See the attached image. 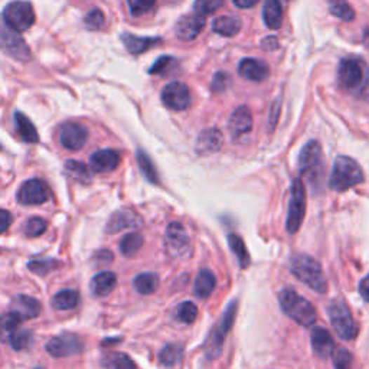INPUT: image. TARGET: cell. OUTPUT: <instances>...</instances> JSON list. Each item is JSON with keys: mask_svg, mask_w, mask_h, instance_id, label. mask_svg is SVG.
I'll use <instances>...</instances> for the list:
<instances>
[{"mask_svg": "<svg viewBox=\"0 0 369 369\" xmlns=\"http://www.w3.org/2000/svg\"><path fill=\"white\" fill-rule=\"evenodd\" d=\"M290 270H292L295 277H297L314 292L321 295L328 293V280L318 260L306 254H299L293 257L292 262H290Z\"/></svg>", "mask_w": 369, "mask_h": 369, "instance_id": "cell-1", "label": "cell"}, {"mask_svg": "<svg viewBox=\"0 0 369 369\" xmlns=\"http://www.w3.org/2000/svg\"><path fill=\"white\" fill-rule=\"evenodd\" d=\"M280 304L283 311L300 326H311L318 318L313 304L302 297L293 288H284L280 293Z\"/></svg>", "mask_w": 369, "mask_h": 369, "instance_id": "cell-2", "label": "cell"}, {"mask_svg": "<svg viewBox=\"0 0 369 369\" xmlns=\"http://www.w3.org/2000/svg\"><path fill=\"white\" fill-rule=\"evenodd\" d=\"M363 182V172L356 161L339 156L333 163L329 187L336 192H345Z\"/></svg>", "mask_w": 369, "mask_h": 369, "instance_id": "cell-3", "label": "cell"}, {"mask_svg": "<svg viewBox=\"0 0 369 369\" xmlns=\"http://www.w3.org/2000/svg\"><path fill=\"white\" fill-rule=\"evenodd\" d=\"M236 314V302L229 303L225 313L222 314L221 321L217 323V326L209 333L206 342H205V355L208 359H217L222 349H224V342L227 335L229 333Z\"/></svg>", "mask_w": 369, "mask_h": 369, "instance_id": "cell-4", "label": "cell"}, {"mask_svg": "<svg viewBox=\"0 0 369 369\" xmlns=\"http://www.w3.org/2000/svg\"><path fill=\"white\" fill-rule=\"evenodd\" d=\"M328 313L330 323L340 339L354 340L358 336V325L344 300H333L328 309Z\"/></svg>", "mask_w": 369, "mask_h": 369, "instance_id": "cell-5", "label": "cell"}, {"mask_svg": "<svg viewBox=\"0 0 369 369\" xmlns=\"http://www.w3.org/2000/svg\"><path fill=\"white\" fill-rule=\"evenodd\" d=\"M0 51L19 62H28L32 58V52L19 35L5 23L4 18H0Z\"/></svg>", "mask_w": 369, "mask_h": 369, "instance_id": "cell-6", "label": "cell"}, {"mask_svg": "<svg viewBox=\"0 0 369 369\" xmlns=\"http://www.w3.org/2000/svg\"><path fill=\"white\" fill-rule=\"evenodd\" d=\"M299 170L311 183L321 182L323 176V153L319 142H309L299 154Z\"/></svg>", "mask_w": 369, "mask_h": 369, "instance_id": "cell-7", "label": "cell"}, {"mask_svg": "<svg viewBox=\"0 0 369 369\" xmlns=\"http://www.w3.org/2000/svg\"><path fill=\"white\" fill-rule=\"evenodd\" d=\"M5 23L16 32H25L32 28L35 23V11L28 0H15L11 2L2 15Z\"/></svg>", "mask_w": 369, "mask_h": 369, "instance_id": "cell-8", "label": "cell"}, {"mask_svg": "<svg viewBox=\"0 0 369 369\" xmlns=\"http://www.w3.org/2000/svg\"><path fill=\"white\" fill-rule=\"evenodd\" d=\"M306 215V191L304 184L300 179H295L292 183V195H290L288 215L286 221L287 231L295 234L303 224Z\"/></svg>", "mask_w": 369, "mask_h": 369, "instance_id": "cell-9", "label": "cell"}, {"mask_svg": "<svg viewBox=\"0 0 369 369\" xmlns=\"http://www.w3.org/2000/svg\"><path fill=\"white\" fill-rule=\"evenodd\" d=\"M165 247L170 257L183 258L191 254V240L187 229L179 222H172L165 235Z\"/></svg>", "mask_w": 369, "mask_h": 369, "instance_id": "cell-10", "label": "cell"}, {"mask_svg": "<svg viewBox=\"0 0 369 369\" xmlns=\"http://www.w3.org/2000/svg\"><path fill=\"white\" fill-rule=\"evenodd\" d=\"M162 101L168 109L175 112H183L187 110L192 102L191 90L187 84L180 81H173L162 90Z\"/></svg>", "mask_w": 369, "mask_h": 369, "instance_id": "cell-11", "label": "cell"}, {"mask_svg": "<svg viewBox=\"0 0 369 369\" xmlns=\"http://www.w3.org/2000/svg\"><path fill=\"white\" fill-rule=\"evenodd\" d=\"M84 349V345L81 339L72 335V333H64L60 336L52 337L46 344V351L51 356L54 358H67L80 354Z\"/></svg>", "mask_w": 369, "mask_h": 369, "instance_id": "cell-12", "label": "cell"}, {"mask_svg": "<svg viewBox=\"0 0 369 369\" xmlns=\"http://www.w3.org/2000/svg\"><path fill=\"white\" fill-rule=\"evenodd\" d=\"M339 84L345 90H354L363 81V67L355 58H345L339 62L337 68Z\"/></svg>", "mask_w": 369, "mask_h": 369, "instance_id": "cell-13", "label": "cell"}, {"mask_svg": "<svg viewBox=\"0 0 369 369\" xmlns=\"http://www.w3.org/2000/svg\"><path fill=\"white\" fill-rule=\"evenodd\" d=\"M48 199H49V188L41 179L26 180L18 192V201L22 205H41Z\"/></svg>", "mask_w": 369, "mask_h": 369, "instance_id": "cell-14", "label": "cell"}, {"mask_svg": "<svg viewBox=\"0 0 369 369\" xmlns=\"http://www.w3.org/2000/svg\"><path fill=\"white\" fill-rule=\"evenodd\" d=\"M203 28H205V18L196 13H189L182 16L177 20L175 26V32L180 41L191 42L199 36Z\"/></svg>", "mask_w": 369, "mask_h": 369, "instance_id": "cell-15", "label": "cell"}, {"mask_svg": "<svg viewBox=\"0 0 369 369\" xmlns=\"http://www.w3.org/2000/svg\"><path fill=\"white\" fill-rule=\"evenodd\" d=\"M88 139V130L78 123H67L62 126L60 133L61 145L72 152H76L84 147Z\"/></svg>", "mask_w": 369, "mask_h": 369, "instance_id": "cell-16", "label": "cell"}, {"mask_svg": "<svg viewBox=\"0 0 369 369\" xmlns=\"http://www.w3.org/2000/svg\"><path fill=\"white\" fill-rule=\"evenodd\" d=\"M228 128L232 139H241L243 136H247L253 130V114L247 105H243V107L236 109L232 113Z\"/></svg>", "mask_w": 369, "mask_h": 369, "instance_id": "cell-17", "label": "cell"}, {"mask_svg": "<svg viewBox=\"0 0 369 369\" xmlns=\"http://www.w3.org/2000/svg\"><path fill=\"white\" fill-rule=\"evenodd\" d=\"M239 72L248 81L261 83L269 78L270 68L264 61H260L255 58H246L240 62Z\"/></svg>", "mask_w": 369, "mask_h": 369, "instance_id": "cell-18", "label": "cell"}, {"mask_svg": "<svg viewBox=\"0 0 369 369\" xmlns=\"http://www.w3.org/2000/svg\"><path fill=\"white\" fill-rule=\"evenodd\" d=\"M90 163L94 172H98V173L113 172L120 165V154L113 149L98 150L91 156Z\"/></svg>", "mask_w": 369, "mask_h": 369, "instance_id": "cell-19", "label": "cell"}, {"mask_svg": "<svg viewBox=\"0 0 369 369\" xmlns=\"http://www.w3.org/2000/svg\"><path fill=\"white\" fill-rule=\"evenodd\" d=\"M310 339H311V347L316 355L322 356V358H329L332 355L333 348H335V342L330 333L328 332V329L321 328V326L313 328Z\"/></svg>", "mask_w": 369, "mask_h": 369, "instance_id": "cell-20", "label": "cell"}, {"mask_svg": "<svg viewBox=\"0 0 369 369\" xmlns=\"http://www.w3.org/2000/svg\"><path fill=\"white\" fill-rule=\"evenodd\" d=\"M224 136L218 128H209L202 131L196 142V150L201 154L215 153L222 147Z\"/></svg>", "mask_w": 369, "mask_h": 369, "instance_id": "cell-21", "label": "cell"}, {"mask_svg": "<svg viewBox=\"0 0 369 369\" xmlns=\"http://www.w3.org/2000/svg\"><path fill=\"white\" fill-rule=\"evenodd\" d=\"M12 309V311L18 313L22 319H34L41 313V303L34 297L19 295L13 299Z\"/></svg>", "mask_w": 369, "mask_h": 369, "instance_id": "cell-22", "label": "cell"}, {"mask_svg": "<svg viewBox=\"0 0 369 369\" xmlns=\"http://www.w3.org/2000/svg\"><path fill=\"white\" fill-rule=\"evenodd\" d=\"M117 284V277L113 271H101L91 280V292L97 297L109 296Z\"/></svg>", "mask_w": 369, "mask_h": 369, "instance_id": "cell-23", "label": "cell"}, {"mask_svg": "<svg viewBox=\"0 0 369 369\" xmlns=\"http://www.w3.org/2000/svg\"><path fill=\"white\" fill-rule=\"evenodd\" d=\"M121 41H123L126 49L133 55H140V54H143V52L153 48L154 45L161 43L159 38H142V36H136V35H131V34H123Z\"/></svg>", "mask_w": 369, "mask_h": 369, "instance_id": "cell-24", "label": "cell"}, {"mask_svg": "<svg viewBox=\"0 0 369 369\" xmlns=\"http://www.w3.org/2000/svg\"><path fill=\"white\" fill-rule=\"evenodd\" d=\"M262 19L269 29H279L283 23V8L280 0H266L262 6Z\"/></svg>", "mask_w": 369, "mask_h": 369, "instance_id": "cell-25", "label": "cell"}, {"mask_svg": "<svg viewBox=\"0 0 369 369\" xmlns=\"http://www.w3.org/2000/svg\"><path fill=\"white\" fill-rule=\"evenodd\" d=\"M241 28H243L241 19L236 16H221L215 19L213 25V29L215 34L221 36H227V38L239 35Z\"/></svg>", "mask_w": 369, "mask_h": 369, "instance_id": "cell-26", "label": "cell"}, {"mask_svg": "<svg viewBox=\"0 0 369 369\" xmlns=\"http://www.w3.org/2000/svg\"><path fill=\"white\" fill-rule=\"evenodd\" d=\"M15 123H16L18 133L23 142H26V143H38L39 142L38 131H36L34 123L28 119V116H25L20 112H16L15 113Z\"/></svg>", "mask_w": 369, "mask_h": 369, "instance_id": "cell-27", "label": "cell"}, {"mask_svg": "<svg viewBox=\"0 0 369 369\" xmlns=\"http://www.w3.org/2000/svg\"><path fill=\"white\" fill-rule=\"evenodd\" d=\"M217 287V277L215 274L210 271V270H202L196 280H195V286H194V292L198 297L201 299H206L209 297L210 295H213V292Z\"/></svg>", "mask_w": 369, "mask_h": 369, "instance_id": "cell-28", "label": "cell"}, {"mask_svg": "<svg viewBox=\"0 0 369 369\" xmlns=\"http://www.w3.org/2000/svg\"><path fill=\"white\" fill-rule=\"evenodd\" d=\"M140 218L133 214V213H128V210H120V213L114 214L113 218L110 220L109 225H107V232L109 234H116L124 228H131V227H139L140 224Z\"/></svg>", "mask_w": 369, "mask_h": 369, "instance_id": "cell-29", "label": "cell"}, {"mask_svg": "<svg viewBox=\"0 0 369 369\" xmlns=\"http://www.w3.org/2000/svg\"><path fill=\"white\" fill-rule=\"evenodd\" d=\"M101 365L105 369H136L135 362L123 352H109L101 359Z\"/></svg>", "mask_w": 369, "mask_h": 369, "instance_id": "cell-30", "label": "cell"}, {"mask_svg": "<svg viewBox=\"0 0 369 369\" xmlns=\"http://www.w3.org/2000/svg\"><path fill=\"white\" fill-rule=\"evenodd\" d=\"M22 321L23 319L15 311L0 316V339L9 340L12 335L19 330Z\"/></svg>", "mask_w": 369, "mask_h": 369, "instance_id": "cell-31", "label": "cell"}, {"mask_svg": "<svg viewBox=\"0 0 369 369\" xmlns=\"http://www.w3.org/2000/svg\"><path fill=\"white\" fill-rule=\"evenodd\" d=\"M228 244L231 247V251L235 254L236 260H239L240 262V267L241 269H247L250 266V254L246 248V244L243 241V239L240 235H236V234H229L228 236Z\"/></svg>", "mask_w": 369, "mask_h": 369, "instance_id": "cell-32", "label": "cell"}, {"mask_svg": "<svg viewBox=\"0 0 369 369\" xmlns=\"http://www.w3.org/2000/svg\"><path fill=\"white\" fill-rule=\"evenodd\" d=\"M143 243H145V240H143L142 234H139V232L127 234L124 239L120 241V251L124 257L131 258L140 251V248L143 247Z\"/></svg>", "mask_w": 369, "mask_h": 369, "instance_id": "cell-33", "label": "cell"}, {"mask_svg": "<svg viewBox=\"0 0 369 369\" xmlns=\"http://www.w3.org/2000/svg\"><path fill=\"white\" fill-rule=\"evenodd\" d=\"M78 302H80V295L76 290H62L52 299V306L57 310H69L76 307Z\"/></svg>", "mask_w": 369, "mask_h": 369, "instance_id": "cell-34", "label": "cell"}, {"mask_svg": "<svg viewBox=\"0 0 369 369\" xmlns=\"http://www.w3.org/2000/svg\"><path fill=\"white\" fill-rule=\"evenodd\" d=\"M329 12L340 20L352 22L355 19V11L348 0H329Z\"/></svg>", "mask_w": 369, "mask_h": 369, "instance_id": "cell-35", "label": "cell"}, {"mask_svg": "<svg viewBox=\"0 0 369 369\" xmlns=\"http://www.w3.org/2000/svg\"><path fill=\"white\" fill-rule=\"evenodd\" d=\"M133 284L140 295H152L159 286V279L153 273H143L135 279Z\"/></svg>", "mask_w": 369, "mask_h": 369, "instance_id": "cell-36", "label": "cell"}, {"mask_svg": "<svg viewBox=\"0 0 369 369\" xmlns=\"http://www.w3.org/2000/svg\"><path fill=\"white\" fill-rule=\"evenodd\" d=\"M65 173L75 179V180H80L83 183H88L91 180V172L90 169L81 163V162H76V161H68L65 163Z\"/></svg>", "mask_w": 369, "mask_h": 369, "instance_id": "cell-37", "label": "cell"}, {"mask_svg": "<svg viewBox=\"0 0 369 369\" xmlns=\"http://www.w3.org/2000/svg\"><path fill=\"white\" fill-rule=\"evenodd\" d=\"M137 163L140 166L142 173L146 176V179L149 182H152V183L159 182V175H157V170H156L152 159L147 156V153H145L143 150H137Z\"/></svg>", "mask_w": 369, "mask_h": 369, "instance_id": "cell-38", "label": "cell"}, {"mask_svg": "<svg viewBox=\"0 0 369 369\" xmlns=\"http://www.w3.org/2000/svg\"><path fill=\"white\" fill-rule=\"evenodd\" d=\"M182 356H183V348L176 344H172L162 349L159 355V361L165 366H173L182 361Z\"/></svg>", "mask_w": 369, "mask_h": 369, "instance_id": "cell-39", "label": "cell"}, {"mask_svg": "<svg viewBox=\"0 0 369 369\" xmlns=\"http://www.w3.org/2000/svg\"><path fill=\"white\" fill-rule=\"evenodd\" d=\"M225 0H195L194 13L206 18L224 6Z\"/></svg>", "mask_w": 369, "mask_h": 369, "instance_id": "cell-40", "label": "cell"}, {"mask_svg": "<svg viewBox=\"0 0 369 369\" xmlns=\"http://www.w3.org/2000/svg\"><path fill=\"white\" fill-rule=\"evenodd\" d=\"M196 316H198V307L192 302L180 303L177 310H176V318L182 323H187V325L194 323L196 319Z\"/></svg>", "mask_w": 369, "mask_h": 369, "instance_id": "cell-41", "label": "cell"}, {"mask_svg": "<svg viewBox=\"0 0 369 369\" xmlns=\"http://www.w3.org/2000/svg\"><path fill=\"white\" fill-rule=\"evenodd\" d=\"M128 4V9L131 16H143L147 12H150L154 5H156V0H127Z\"/></svg>", "mask_w": 369, "mask_h": 369, "instance_id": "cell-42", "label": "cell"}, {"mask_svg": "<svg viewBox=\"0 0 369 369\" xmlns=\"http://www.w3.org/2000/svg\"><path fill=\"white\" fill-rule=\"evenodd\" d=\"M104 20H105L104 13H102L98 8H94V9H91V11L86 15V18H84V26H86L87 29H90V31H98V29L102 28Z\"/></svg>", "mask_w": 369, "mask_h": 369, "instance_id": "cell-43", "label": "cell"}, {"mask_svg": "<svg viewBox=\"0 0 369 369\" xmlns=\"http://www.w3.org/2000/svg\"><path fill=\"white\" fill-rule=\"evenodd\" d=\"M11 347L15 349V351H22V349H26L29 347L31 344V332L28 330H18L16 333L12 335V337L8 340Z\"/></svg>", "mask_w": 369, "mask_h": 369, "instance_id": "cell-44", "label": "cell"}, {"mask_svg": "<svg viewBox=\"0 0 369 369\" xmlns=\"http://www.w3.org/2000/svg\"><path fill=\"white\" fill-rule=\"evenodd\" d=\"M58 267V262L54 260H35L32 262H29V269L36 273V274H48L51 273L54 269Z\"/></svg>", "mask_w": 369, "mask_h": 369, "instance_id": "cell-45", "label": "cell"}, {"mask_svg": "<svg viewBox=\"0 0 369 369\" xmlns=\"http://www.w3.org/2000/svg\"><path fill=\"white\" fill-rule=\"evenodd\" d=\"M335 369H351L352 366V355L348 349L340 348L333 355Z\"/></svg>", "mask_w": 369, "mask_h": 369, "instance_id": "cell-46", "label": "cell"}, {"mask_svg": "<svg viewBox=\"0 0 369 369\" xmlns=\"http://www.w3.org/2000/svg\"><path fill=\"white\" fill-rule=\"evenodd\" d=\"M46 229V222L42 218H31L28 222H26L25 227V234L28 236H39L45 232Z\"/></svg>", "mask_w": 369, "mask_h": 369, "instance_id": "cell-47", "label": "cell"}, {"mask_svg": "<svg viewBox=\"0 0 369 369\" xmlns=\"http://www.w3.org/2000/svg\"><path fill=\"white\" fill-rule=\"evenodd\" d=\"M175 60L172 57H161L157 60L153 67L149 69L150 74H165L170 68V64H173Z\"/></svg>", "mask_w": 369, "mask_h": 369, "instance_id": "cell-48", "label": "cell"}, {"mask_svg": "<svg viewBox=\"0 0 369 369\" xmlns=\"http://www.w3.org/2000/svg\"><path fill=\"white\" fill-rule=\"evenodd\" d=\"M229 84V76L224 72H218L215 76H214V81H213V90L220 93V91H224Z\"/></svg>", "mask_w": 369, "mask_h": 369, "instance_id": "cell-49", "label": "cell"}, {"mask_svg": "<svg viewBox=\"0 0 369 369\" xmlns=\"http://www.w3.org/2000/svg\"><path fill=\"white\" fill-rule=\"evenodd\" d=\"M12 224V215L5 209H0V234H4Z\"/></svg>", "mask_w": 369, "mask_h": 369, "instance_id": "cell-50", "label": "cell"}, {"mask_svg": "<svg viewBox=\"0 0 369 369\" xmlns=\"http://www.w3.org/2000/svg\"><path fill=\"white\" fill-rule=\"evenodd\" d=\"M359 293L365 302L369 303V274L361 281L359 284Z\"/></svg>", "mask_w": 369, "mask_h": 369, "instance_id": "cell-51", "label": "cell"}, {"mask_svg": "<svg viewBox=\"0 0 369 369\" xmlns=\"http://www.w3.org/2000/svg\"><path fill=\"white\" fill-rule=\"evenodd\" d=\"M260 0H234V5L240 9H250L258 5Z\"/></svg>", "mask_w": 369, "mask_h": 369, "instance_id": "cell-52", "label": "cell"}, {"mask_svg": "<svg viewBox=\"0 0 369 369\" xmlns=\"http://www.w3.org/2000/svg\"><path fill=\"white\" fill-rule=\"evenodd\" d=\"M261 45H262V49L273 51V49H277L279 41H277V38H274V36H269V38H266L264 41H262Z\"/></svg>", "mask_w": 369, "mask_h": 369, "instance_id": "cell-53", "label": "cell"}, {"mask_svg": "<svg viewBox=\"0 0 369 369\" xmlns=\"http://www.w3.org/2000/svg\"><path fill=\"white\" fill-rule=\"evenodd\" d=\"M279 114H280V104L279 101L274 102V105L271 107V112H270V117L273 116V121H270V124H276L277 123V119H279Z\"/></svg>", "mask_w": 369, "mask_h": 369, "instance_id": "cell-54", "label": "cell"}, {"mask_svg": "<svg viewBox=\"0 0 369 369\" xmlns=\"http://www.w3.org/2000/svg\"><path fill=\"white\" fill-rule=\"evenodd\" d=\"M362 97H363L365 101L369 102V80L365 83V86L362 88Z\"/></svg>", "mask_w": 369, "mask_h": 369, "instance_id": "cell-55", "label": "cell"}, {"mask_svg": "<svg viewBox=\"0 0 369 369\" xmlns=\"http://www.w3.org/2000/svg\"><path fill=\"white\" fill-rule=\"evenodd\" d=\"M38 369H41V368H38Z\"/></svg>", "mask_w": 369, "mask_h": 369, "instance_id": "cell-56", "label": "cell"}]
</instances>
